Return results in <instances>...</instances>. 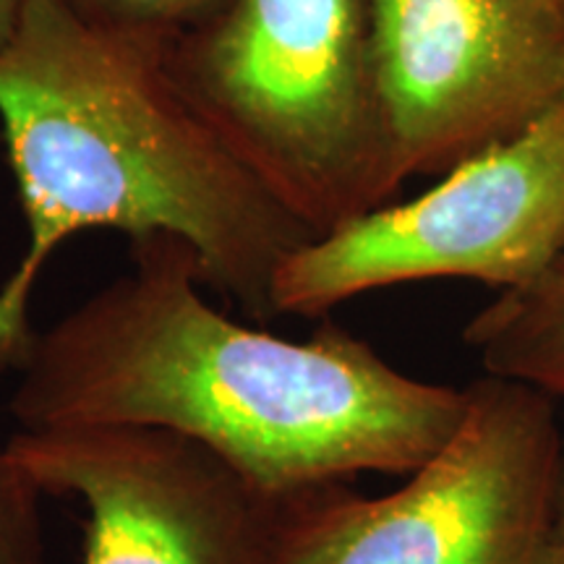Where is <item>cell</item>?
I'll list each match as a JSON object with an SVG mask.
<instances>
[{
    "label": "cell",
    "instance_id": "6da1fadb",
    "mask_svg": "<svg viewBox=\"0 0 564 564\" xmlns=\"http://www.w3.org/2000/svg\"><path fill=\"white\" fill-rule=\"evenodd\" d=\"M202 285L178 236L131 238V270L34 340L11 398L19 426L167 429L278 502L411 476L460 426L465 390L408 377L333 322L301 343L243 327Z\"/></svg>",
    "mask_w": 564,
    "mask_h": 564
},
{
    "label": "cell",
    "instance_id": "7a4b0ae2",
    "mask_svg": "<svg viewBox=\"0 0 564 564\" xmlns=\"http://www.w3.org/2000/svg\"><path fill=\"white\" fill-rule=\"evenodd\" d=\"M0 131L30 228L0 285V373L30 358L32 291L76 232L178 236L204 285L262 324L278 316L274 272L316 238L188 108L160 53L91 30L61 0H26L0 47Z\"/></svg>",
    "mask_w": 564,
    "mask_h": 564
},
{
    "label": "cell",
    "instance_id": "3957f363",
    "mask_svg": "<svg viewBox=\"0 0 564 564\" xmlns=\"http://www.w3.org/2000/svg\"><path fill=\"white\" fill-rule=\"evenodd\" d=\"M173 87L314 236L384 207L394 171L369 0H230L162 53Z\"/></svg>",
    "mask_w": 564,
    "mask_h": 564
},
{
    "label": "cell",
    "instance_id": "277c9868",
    "mask_svg": "<svg viewBox=\"0 0 564 564\" xmlns=\"http://www.w3.org/2000/svg\"><path fill=\"white\" fill-rule=\"evenodd\" d=\"M465 394L460 426L400 489L285 499L278 564H544L562 440L552 394L491 373Z\"/></svg>",
    "mask_w": 564,
    "mask_h": 564
},
{
    "label": "cell",
    "instance_id": "5b68a950",
    "mask_svg": "<svg viewBox=\"0 0 564 564\" xmlns=\"http://www.w3.org/2000/svg\"><path fill=\"white\" fill-rule=\"evenodd\" d=\"M564 253V100L518 137L463 160L426 194L366 212L293 251L274 314L322 316L369 291L478 280L510 291Z\"/></svg>",
    "mask_w": 564,
    "mask_h": 564
},
{
    "label": "cell",
    "instance_id": "8992f818",
    "mask_svg": "<svg viewBox=\"0 0 564 564\" xmlns=\"http://www.w3.org/2000/svg\"><path fill=\"white\" fill-rule=\"evenodd\" d=\"M371 51L400 181L444 175L564 100L552 0H369Z\"/></svg>",
    "mask_w": 564,
    "mask_h": 564
},
{
    "label": "cell",
    "instance_id": "52a82bcc",
    "mask_svg": "<svg viewBox=\"0 0 564 564\" xmlns=\"http://www.w3.org/2000/svg\"><path fill=\"white\" fill-rule=\"evenodd\" d=\"M6 447L42 491L87 507L82 564H278L282 502L188 436L19 429Z\"/></svg>",
    "mask_w": 564,
    "mask_h": 564
},
{
    "label": "cell",
    "instance_id": "ba28073f",
    "mask_svg": "<svg viewBox=\"0 0 564 564\" xmlns=\"http://www.w3.org/2000/svg\"><path fill=\"white\" fill-rule=\"evenodd\" d=\"M463 340L491 377L564 394V253L525 285L484 306Z\"/></svg>",
    "mask_w": 564,
    "mask_h": 564
},
{
    "label": "cell",
    "instance_id": "9c48e42d",
    "mask_svg": "<svg viewBox=\"0 0 564 564\" xmlns=\"http://www.w3.org/2000/svg\"><path fill=\"white\" fill-rule=\"evenodd\" d=\"M91 30L165 53L183 34L215 19L230 0H61Z\"/></svg>",
    "mask_w": 564,
    "mask_h": 564
},
{
    "label": "cell",
    "instance_id": "30bf717a",
    "mask_svg": "<svg viewBox=\"0 0 564 564\" xmlns=\"http://www.w3.org/2000/svg\"><path fill=\"white\" fill-rule=\"evenodd\" d=\"M42 494L9 447H0V564H45Z\"/></svg>",
    "mask_w": 564,
    "mask_h": 564
},
{
    "label": "cell",
    "instance_id": "8fae6325",
    "mask_svg": "<svg viewBox=\"0 0 564 564\" xmlns=\"http://www.w3.org/2000/svg\"><path fill=\"white\" fill-rule=\"evenodd\" d=\"M544 564H564V429H562V440H560V453H556Z\"/></svg>",
    "mask_w": 564,
    "mask_h": 564
},
{
    "label": "cell",
    "instance_id": "7c38bea8",
    "mask_svg": "<svg viewBox=\"0 0 564 564\" xmlns=\"http://www.w3.org/2000/svg\"><path fill=\"white\" fill-rule=\"evenodd\" d=\"M24 3L26 0H0V47L13 37V32H17Z\"/></svg>",
    "mask_w": 564,
    "mask_h": 564
},
{
    "label": "cell",
    "instance_id": "4fadbf2b",
    "mask_svg": "<svg viewBox=\"0 0 564 564\" xmlns=\"http://www.w3.org/2000/svg\"><path fill=\"white\" fill-rule=\"evenodd\" d=\"M552 3L560 6V9H564V0H552Z\"/></svg>",
    "mask_w": 564,
    "mask_h": 564
}]
</instances>
